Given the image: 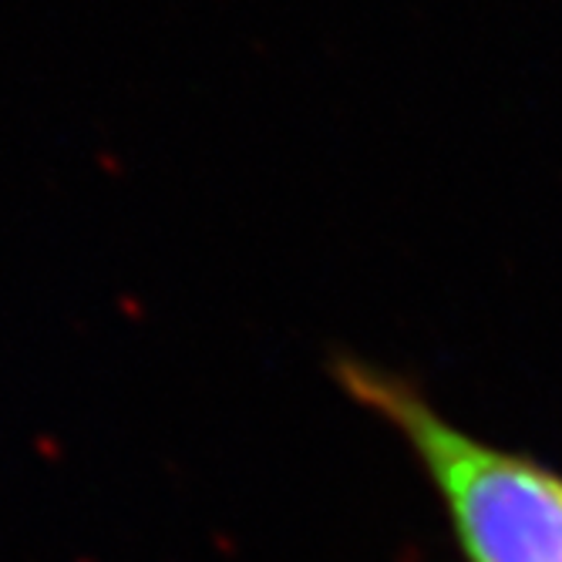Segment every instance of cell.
I'll return each instance as SVG.
<instances>
[{
  "label": "cell",
  "mask_w": 562,
  "mask_h": 562,
  "mask_svg": "<svg viewBox=\"0 0 562 562\" xmlns=\"http://www.w3.org/2000/svg\"><path fill=\"white\" fill-rule=\"evenodd\" d=\"M327 374L381 418L428 475L465 562H562V472L536 454L462 431L422 384L361 353L334 350Z\"/></svg>",
  "instance_id": "obj_1"
}]
</instances>
